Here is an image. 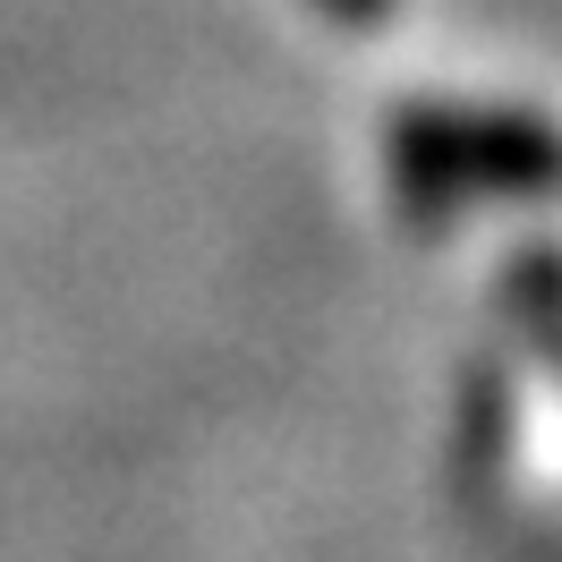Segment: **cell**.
I'll list each match as a JSON object with an SVG mask.
<instances>
[{
	"label": "cell",
	"instance_id": "obj_1",
	"mask_svg": "<svg viewBox=\"0 0 562 562\" xmlns=\"http://www.w3.org/2000/svg\"><path fill=\"white\" fill-rule=\"evenodd\" d=\"M392 188L401 205L435 222L460 205H520L562 188V128L537 111H486V103H409L392 111Z\"/></svg>",
	"mask_w": 562,
	"mask_h": 562
},
{
	"label": "cell",
	"instance_id": "obj_2",
	"mask_svg": "<svg viewBox=\"0 0 562 562\" xmlns=\"http://www.w3.org/2000/svg\"><path fill=\"white\" fill-rule=\"evenodd\" d=\"M324 18H333V26H384L392 18V0H316Z\"/></svg>",
	"mask_w": 562,
	"mask_h": 562
}]
</instances>
